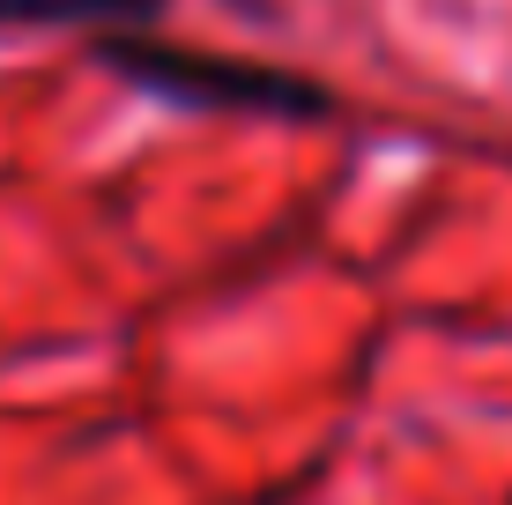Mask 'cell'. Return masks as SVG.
Wrapping results in <instances>:
<instances>
[{
    "label": "cell",
    "instance_id": "1",
    "mask_svg": "<svg viewBox=\"0 0 512 505\" xmlns=\"http://www.w3.org/2000/svg\"><path fill=\"white\" fill-rule=\"evenodd\" d=\"M104 60L127 67L134 82L179 97V104H268V112H320V90L268 67H238V60H208V52H179V45H104Z\"/></svg>",
    "mask_w": 512,
    "mask_h": 505
},
{
    "label": "cell",
    "instance_id": "2",
    "mask_svg": "<svg viewBox=\"0 0 512 505\" xmlns=\"http://www.w3.org/2000/svg\"><path fill=\"white\" fill-rule=\"evenodd\" d=\"M149 0H0V23H90V15H141Z\"/></svg>",
    "mask_w": 512,
    "mask_h": 505
}]
</instances>
